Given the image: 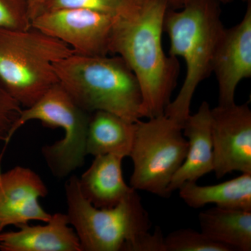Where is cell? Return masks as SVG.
Wrapping results in <instances>:
<instances>
[{
    "label": "cell",
    "mask_w": 251,
    "mask_h": 251,
    "mask_svg": "<svg viewBox=\"0 0 251 251\" xmlns=\"http://www.w3.org/2000/svg\"><path fill=\"white\" fill-rule=\"evenodd\" d=\"M168 9L166 0H123L112 18L109 53L122 57L138 79L143 118L163 115L177 85L179 60L162 45Z\"/></svg>",
    "instance_id": "1"
},
{
    "label": "cell",
    "mask_w": 251,
    "mask_h": 251,
    "mask_svg": "<svg viewBox=\"0 0 251 251\" xmlns=\"http://www.w3.org/2000/svg\"><path fill=\"white\" fill-rule=\"evenodd\" d=\"M67 216L82 251H166L160 227L151 223L141 198L133 191L113 207H95L81 193L78 177L66 182Z\"/></svg>",
    "instance_id": "2"
},
{
    "label": "cell",
    "mask_w": 251,
    "mask_h": 251,
    "mask_svg": "<svg viewBox=\"0 0 251 251\" xmlns=\"http://www.w3.org/2000/svg\"><path fill=\"white\" fill-rule=\"evenodd\" d=\"M220 4L216 0H186L182 8L168 9L165 16L168 55L182 57L186 72L179 93L167 105L164 115L182 126L191 115L196 89L213 73L216 50L226 29Z\"/></svg>",
    "instance_id": "3"
},
{
    "label": "cell",
    "mask_w": 251,
    "mask_h": 251,
    "mask_svg": "<svg viewBox=\"0 0 251 251\" xmlns=\"http://www.w3.org/2000/svg\"><path fill=\"white\" fill-rule=\"evenodd\" d=\"M59 85L88 113L102 110L135 123L143 116V97L134 74L120 56L72 54L54 63Z\"/></svg>",
    "instance_id": "4"
},
{
    "label": "cell",
    "mask_w": 251,
    "mask_h": 251,
    "mask_svg": "<svg viewBox=\"0 0 251 251\" xmlns=\"http://www.w3.org/2000/svg\"><path fill=\"white\" fill-rule=\"evenodd\" d=\"M74 53L67 44L32 27L0 29V85L29 108L59 83L54 63Z\"/></svg>",
    "instance_id": "5"
},
{
    "label": "cell",
    "mask_w": 251,
    "mask_h": 251,
    "mask_svg": "<svg viewBox=\"0 0 251 251\" xmlns=\"http://www.w3.org/2000/svg\"><path fill=\"white\" fill-rule=\"evenodd\" d=\"M187 150L182 126L164 114L137 122L129 156L133 163L130 186L136 191L170 197L168 187Z\"/></svg>",
    "instance_id": "6"
},
{
    "label": "cell",
    "mask_w": 251,
    "mask_h": 251,
    "mask_svg": "<svg viewBox=\"0 0 251 251\" xmlns=\"http://www.w3.org/2000/svg\"><path fill=\"white\" fill-rule=\"evenodd\" d=\"M90 115L77 106L57 83L34 105L23 109L13 133L33 120L64 130L62 140L41 148V154L51 173L62 179L83 166L87 156L86 142Z\"/></svg>",
    "instance_id": "7"
},
{
    "label": "cell",
    "mask_w": 251,
    "mask_h": 251,
    "mask_svg": "<svg viewBox=\"0 0 251 251\" xmlns=\"http://www.w3.org/2000/svg\"><path fill=\"white\" fill-rule=\"evenodd\" d=\"M113 14L85 9L52 10L33 18L31 27L67 44L75 54L108 55Z\"/></svg>",
    "instance_id": "8"
},
{
    "label": "cell",
    "mask_w": 251,
    "mask_h": 251,
    "mask_svg": "<svg viewBox=\"0 0 251 251\" xmlns=\"http://www.w3.org/2000/svg\"><path fill=\"white\" fill-rule=\"evenodd\" d=\"M214 172L221 179L232 172L251 173V110L247 103L211 109Z\"/></svg>",
    "instance_id": "9"
},
{
    "label": "cell",
    "mask_w": 251,
    "mask_h": 251,
    "mask_svg": "<svg viewBox=\"0 0 251 251\" xmlns=\"http://www.w3.org/2000/svg\"><path fill=\"white\" fill-rule=\"evenodd\" d=\"M48 193L44 181L30 168L16 166L3 173L0 167V232L9 226L49 221L52 214L39 201Z\"/></svg>",
    "instance_id": "10"
},
{
    "label": "cell",
    "mask_w": 251,
    "mask_h": 251,
    "mask_svg": "<svg viewBox=\"0 0 251 251\" xmlns=\"http://www.w3.org/2000/svg\"><path fill=\"white\" fill-rule=\"evenodd\" d=\"M219 85V105L235 103L238 85L251 77V2L240 23L225 29L213 64Z\"/></svg>",
    "instance_id": "11"
},
{
    "label": "cell",
    "mask_w": 251,
    "mask_h": 251,
    "mask_svg": "<svg viewBox=\"0 0 251 251\" xmlns=\"http://www.w3.org/2000/svg\"><path fill=\"white\" fill-rule=\"evenodd\" d=\"M211 121L210 105L203 101L198 111L190 115L184 122L183 133L188 141L187 153L168 187L171 194L184 183L197 182L214 171Z\"/></svg>",
    "instance_id": "12"
},
{
    "label": "cell",
    "mask_w": 251,
    "mask_h": 251,
    "mask_svg": "<svg viewBox=\"0 0 251 251\" xmlns=\"http://www.w3.org/2000/svg\"><path fill=\"white\" fill-rule=\"evenodd\" d=\"M44 225L18 226L17 231L0 233L2 251H82L80 241L67 214L56 213Z\"/></svg>",
    "instance_id": "13"
},
{
    "label": "cell",
    "mask_w": 251,
    "mask_h": 251,
    "mask_svg": "<svg viewBox=\"0 0 251 251\" xmlns=\"http://www.w3.org/2000/svg\"><path fill=\"white\" fill-rule=\"evenodd\" d=\"M123 159L112 154L95 156L90 168L78 177L81 193L95 207H113L135 191L124 179Z\"/></svg>",
    "instance_id": "14"
},
{
    "label": "cell",
    "mask_w": 251,
    "mask_h": 251,
    "mask_svg": "<svg viewBox=\"0 0 251 251\" xmlns=\"http://www.w3.org/2000/svg\"><path fill=\"white\" fill-rule=\"evenodd\" d=\"M136 122L132 123L111 112L99 110L90 115L86 152L94 157L112 154L129 156L134 142Z\"/></svg>",
    "instance_id": "15"
},
{
    "label": "cell",
    "mask_w": 251,
    "mask_h": 251,
    "mask_svg": "<svg viewBox=\"0 0 251 251\" xmlns=\"http://www.w3.org/2000/svg\"><path fill=\"white\" fill-rule=\"evenodd\" d=\"M201 232L231 251H251V211L214 206L200 213Z\"/></svg>",
    "instance_id": "16"
},
{
    "label": "cell",
    "mask_w": 251,
    "mask_h": 251,
    "mask_svg": "<svg viewBox=\"0 0 251 251\" xmlns=\"http://www.w3.org/2000/svg\"><path fill=\"white\" fill-rule=\"evenodd\" d=\"M178 190L180 198L194 209L215 204L219 207L251 211V173H242L234 179L210 186L186 182Z\"/></svg>",
    "instance_id": "17"
},
{
    "label": "cell",
    "mask_w": 251,
    "mask_h": 251,
    "mask_svg": "<svg viewBox=\"0 0 251 251\" xmlns=\"http://www.w3.org/2000/svg\"><path fill=\"white\" fill-rule=\"evenodd\" d=\"M164 244L166 251H231L229 248L192 229L171 232L164 238Z\"/></svg>",
    "instance_id": "18"
},
{
    "label": "cell",
    "mask_w": 251,
    "mask_h": 251,
    "mask_svg": "<svg viewBox=\"0 0 251 251\" xmlns=\"http://www.w3.org/2000/svg\"><path fill=\"white\" fill-rule=\"evenodd\" d=\"M31 27L29 0H0V29L26 30Z\"/></svg>",
    "instance_id": "19"
},
{
    "label": "cell",
    "mask_w": 251,
    "mask_h": 251,
    "mask_svg": "<svg viewBox=\"0 0 251 251\" xmlns=\"http://www.w3.org/2000/svg\"><path fill=\"white\" fill-rule=\"evenodd\" d=\"M23 107L0 85V142L7 144L12 138L13 130Z\"/></svg>",
    "instance_id": "20"
},
{
    "label": "cell",
    "mask_w": 251,
    "mask_h": 251,
    "mask_svg": "<svg viewBox=\"0 0 251 251\" xmlns=\"http://www.w3.org/2000/svg\"><path fill=\"white\" fill-rule=\"evenodd\" d=\"M122 1L123 0H45L40 13L56 9H85L114 14Z\"/></svg>",
    "instance_id": "21"
},
{
    "label": "cell",
    "mask_w": 251,
    "mask_h": 251,
    "mask_svg": "<svg viewBox=\"0 0 251 251\" xmlns=\"http://www.w3.org/2000/svg\"><path fill=\"white\" fill-rule=\"evenodd\" d=\"M45 0H29V14L31 20L37 16L42 9Z\"/></svg>",
    "instance_id": "22"
},
{
    "label": "cell",
    "mask_w": 251,
    "mask_h": 251,
    "mask_svg": "<svg viewBox=\"0 0 251 251\" xmlns=\"http://www.w3.org/2000/svg\"><path fill=\"white\" fill-rule=\"evenodd\" d=\"M166 1L168 4V9L178 10L183 7L186 0H166ZM216 1L223 4H229L232 2L234 0H216Z\"/></svg>",
    "instance_id": "23"
},
{
    "label": "cell",
    "mask_w": 251,
    "mask_h": 251,
    "mask_svg": "<svg viewBox=\"0 0 251 251\" xmlns=\"http://www.w3.org/2000/svg\"><path fill=\"white\" fill-rule=\"evenodd\" d=\"M243 1H247V3L251 2V0H243Z\"/></svg>",
    "instance_id": "24"
},
{
    "label": "cell",
    "mask_w": 251,
    "mask_h": 251,
    "mask_svg": "<svg viewBox=\"0 0 251 251\" xmlns=\"http://www.w3.org/2000/svg\"><path fill=\"white\" fill-rule=\"evenodd\" d=\"M0 233H1V232H0Z\"/></svg>",
    "instance_id": "25"
}]
</instances>
